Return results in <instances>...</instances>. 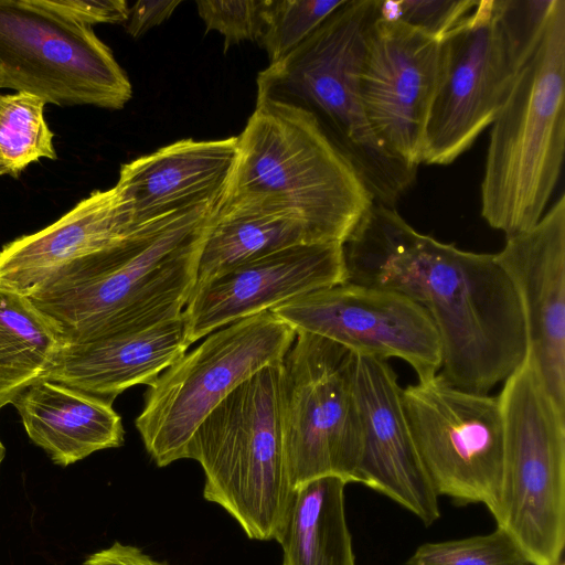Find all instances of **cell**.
<instances>
[{
	"instance_id": "ac0fdd59",
	"label": "cell",
	"mask_w": 565,
	"mask_h": 565,
	"mask_svg": "<svg viewBox=\"0 0 565 565\" xmlns=\"http://www.w3.org/2000/svg\"><path fill=\"white\" fill-rule=\"evenodd\" d=\"M237 156V137L182 139L121 166L114 186L135 228L220 202Z\"/></svg>"
},
{
	"instance_id": "277c9868",
	"label": "cell",
	"mask_w": 565,
	"mask_h": 565,
	"mask_svg": "<svg viewBox=\"0 0 565 565\" xmlns=\"http://www.w3.org/2000/svg\"><path fill=\"white\" fill-rule=\"evenodd\" d=\"M376 0H345L297 49L257 76L258 102L308 113L350 162L373 203L394 207L414 184L417 168L387 153L363 110L359 74Z\"/></svg>"
},
{
	"instance_id": "cb8c5ba5",
	"label": "cell",
	"mask_w": 565,
	"mask_h": 565,
	"mask_svg": "<svg viewBox=\"0 0 565 565\" xmlns=\"http://www.w3.org/2000/svg\"><path fill=\"white\" fill-rule=\"evenodd\" d=\"M309 243L320 242L306 225L291 217L214 211L201 247L193 290L242 263Z\"/></svg>"
},
{
	"instance_id": "e0dca14e",
	"label": "cell",
	"mask_w": 565,
	"mask_h": 565,
	"mask_svg": "<svg viewBox=\"0 0 565 565\" xmlns=\"http://www.w3.org/2000/svg\"><path fill=\"white\" fill-rule=\"evenodd\" d=\"M505 238L494 255L521 300L527 355L565 411V195L533 227Z\"/></svg>"
},
{
	"instance_id": "2e32d148",
	"label": "cell",
	"mask_w": 565,
	"mask_h": 565,
	"mask_svg": "<svg viewBox=\"0 0 565 565\" xmlns=\"http://www.w3.org/2000/svg\"><path fill=\"white\" fill-rule=\"evenodd\" d=\"M354 386L362 428L356 482L434 523L438 494L417 452L396 373L386 360L354 353Z\"/></svg>"
},
{
	"instance_id": "5b68a950",
	"label": "cell",
	"mask_w": 565,
	"mask_h": 565,
	"mask_svg": "<svg viewBox=\"0 0 565 565\" xmlns=\"http://www.w3.org/2000/svg\"><path fill=\"white\" fill-rule=\"evenodd\" d=\"M565 151V1L554 0L540 40L493 121L481 215L505 237L545 213Z\"/></svg>"
},
{
	"instance_id": "603a6c76",
	"label": "cell",
	"mask_w": 565,
	"mask_h": 565,
	"mask_svg": "<svg viewBox=\"0 0 565 565\" xmlns=\"http://www.w3.org/2000/svg\"><path fill=\"white\" fill-rule=\"evenodd\" d=\"M64 341L24 296L0 289V408L45 380Z\"/></svg>"
},
{
	"instance_id": "8fae6325",
	"label": "cell",
	"mask_w": 565,
	"mask_h": 565,
	"mask_svg": "<svg viewBox=\"0 0 565 565\" xmlns=\"http://www.w3.org/2000/svg\"><path fill=\"white\" fill-rule=\"evenodd\" d=\"M0 88L58 106L120 109L132 87L90 26L43 0H0Z\"/></svg>"
},
{
	"instance_id": "9c48e42d",
	"label": "cell",
	"mask_w": 565,
	"mask_h": 565,
	"mask_svg": "<svg viewBox=\"0 0 565 565\" xmlns=\"http://www.w3.org/2000/svg\"><path fill=\"white\" fill-rule=\"evenodd\" d=\"M296 331L265 311L225 326L185 352L150 385L136 428L158 467L186 459L204 418L241 383L281 363Z\"/></svg>"
},
{
	"instance_id": "44dd1931",
	"label": "cell",
	"mask_w": 565,
	"mask_h": 565,
	"mask_svg": "<svg viewBox=\"0 0 565 565\" xmlns=\"http://www.w3.org/2000/svg\"><path fill=\"white\" fill-rule=\"evenodd\" d=\"M11 404L31 440L57 465L65 467L124 443L121 417L111 403L65 385L39 381Z\"/></svg>"
},
{
	"instance_id": "30bf717a",
	"label": "cell",
	"mask_w": 565,
	"mask_h": 565,
	"mask_svg": "<svg viewBox=\"0 0 565 565\" xmlns=\"http://www.w3.org/2000/svg\"><path fill=\"white\" fill-rule=\"evenodd\" d=\"M279 413L289 486L326 476L356 482L362 428L354 353L297 332L280 365Z\"/></svg>"
},
{
	"instance_id": "6da1fadb",
	"label": "cell",
	"mask_w": 565,
	"mask_h": 565,
	"mask_svg": "<svg viewBox=\"0 0 565 565\" xmlns=\"http://www.w3.org/2000/svg\"><path fill=\"white\" fill-rule=\"evenodd\" d=\"M342 250L345 281L401 292L428 312L441 345L440 375L449 384L488 394L525 360L521 300L494 254L439 242L377 203Z\"/></svg>"
},
{
	"instance_id": "4dcf8cb0",
	"label": "cell",
	"mask_w": 565,
	"mask_h": 565,
	"mask_svg": "<svg viewBox=\"0 0 565 565\" xmlns=\"http://www.w3.org/2000/svg\"><path fill=\"white\" fill-rule=\"evenodd\" d=\"M181 2L180 0H139L135 2L129 8L126 20L127 33L134 39L142 36L150 29L167 21Z\"/></svg>"
},
{
	"instance_id": "8992f818",
	"label": "cell",
	"mask_w": 565,
	"mask_h": 565,
	"mask_svg": "<svg viewBox=\"0 0 565 565\" xmlns=\"http://www.w3.org/2000/svg\"><path fill=\"white\" fill-rule=\"evenodd\" d=\"M554 0H478L440 40L424 160L449 164L491 125L534 51Z\"/></svg>"
},
{
	"instance_id": "d4e9b609",
	"label": "cell",
	"mask_w": 565,
	"mask_h": 565,
	"mask_svg": "<svg viewBox=\"0 0 565 565\" xmlns=\"http://www.w3.org/2000/svg\"><path fill=\"white\" fill-rule=\"evenodd\" d=\"M44 106L28 93H0V177L17 175L41 158L56 159Z\"/></svg>"
},
{
	"instance_id": "f1b7e54d",
	"label": "cell",
	"mask_w": 565,
	"mask_h": 565,
	"mask_svg": "<svg viewBox=\"0 0 565 565\" xmlns=\"http://www.w3.org/2000/svg\"><path fill=\"white\" fill-rule=\"evenodd\" d=\"M268 0H199L196 10L206 31L224 38V51L244 41L260 39Z\"/></svg>"
},
{
	"instance_id": "d6986e66",
	"label": "cell",
	"mask_w": 565,
	"mask_h": 565,
	"mask_svg": "<svg viewBox=\"0 0 565 565\" xmlns=\"http://www.w3.org/2000/svg\"><path fill=\"white\" fill-rule=\"evenodd\" d=\"M190 345L182 313L147 328L66 343L45 380L113 404L127 388L150 385Z\"/></svg>"
},
{
	"instance_id": "7402d4cb",
	"label": "cell",
	"mask_w": 565,
	"mask_h": 565,
	"mask_svg": "<svg viewBox=\"0 0 565 565\" xmlns=\"http://www.w3.org/2000/svg\"><path fill=\"white\" fill-rule=\"evenodd\" d=\"M347 482L334 476L294 490L278 543L282 565H355L344 511Z\"/></svg>"
},
{
	"instance_id": "4fadbf2b",
	"label": "cell",
	"mask_w": 565,
	"mask_h": 565,
	"mask_svg": "<svg viewBox=\"0 0 565 565\" xmlns=\"http://www.w3.org/2000/svg\"><path fill=\"white\" fill-rule=\"evenodd\" d=\"M296 333L331 340L355 354L409 364L418 381L441 366V345L428 312L405 295L352 282L324 287L270 310Z\"/></svg>"
},
{
	"instance_id": "484cf974",
	"label": "cell",
	"mask_w": 565,
	"mask_h": 565,
	"mask_svg": "<svg viewBox=\"0 0 565 565\" xmlns=\"http://www.w3.org/2000/svg\"><path fill=\"white\" fill-rule=\"evenodd\" d=\"M345 0H268L258 43L269 64L303 43Z\"/></svg>"
},
{
	"instance_id": "9a60e30c",
	"label": "cell",
	"mask_w": 565,
	"mask_h": 565,
	"mask_svg": "<svg viewBox=\"0 0 565 565\" xmlns=\"http://www.w3.org/2000/svg\"><path fill=\"white\" fill-rule=\"evenodd\" d=\"M344 281L341 243L298 244L242 263L192 290L183 309L189 342Z\"/></svg>"
},
{
	"instance_id": "7a4b0ae2",
	"label": "cell",
	"mask_w": 565,
	"mask_h": 565,
	"mask_svg": "<svg viewBox=\"0 0 565 565\" xmlns=\"http://www.w3.org/2000/svg\"><path fill=\"white\" fill-rule=\"evenodd\" d=\"M216 204L141 226L74 262L26 297L66 343L147 328L180 317Z\"/></svg>"
},
{
	"instance_id": "83f0119b",
	"label": "cell",
	"mask_w": 565,
	"mask_h": 565,
	"mask_svg": "<svg viewBox=\"0 0 565 565\" xmlns=\"http://www.w3.org/2000/svg\"><path fill=\"white\" fill-rule=\"evenodd\" d=\"M478 0H376V17L406 24L441 40Z\"/></svg>"
},
{
	"instance_id": "ba28073f",
	"label": "cell",
	"mask_w": 565,
	"mask_h": 565,
	"mask_svg": "<svg viewBox=\"0 0 565 565\" xmlns=\"http://www.w3.org/2000/svg\"><path fill=\"white\" fill-rule=\"evenodd\" d=\"M504 381L503 467L492 515L532 565H556L565 545V411L529 355Z\"/></svg>"
},
{
	"instance_id": "d6a6232c",
	"label": "cell",
	"mask_w": 565,
	"mask_h": 565,
	"mask_svg": "<svg viewBox=\"0 0 565 565\" xmlns=\"http://www.w3.org/2000/svg\"><path fill=\"white\" fill-rule=\"evenodd\" d=\"M4 455H6V449H4V446L2 445V443L0 441V465L4 458Z\"/></svg>"
},
{
	"instance_id": "f546056e",
	"label": "cell",
	"mask_w": 565,
	"mask_h": 565,
	"mask_svg": "<svg viewBox=\"0 0 565 565\" xmlns=\"http://www.w3.org/2000/svg\"><path fill=\"white\" fill-rule=\"evenodd\" d=\"M54 11L78 23H121L128 18L129 7L124 0H43Z\"/></svg>"
},
{
	"instance_id": "7c38bea8",
	"label": "cell",
	"mask_w": 565,
	"mask_h": 565,
	"mask_svg": "<svg viewBox=\"0 0 565 565\" xmlns=\"http://www.w3.org/2000/svg\"><path fill=\"white\" fill-rule=\"evenodd\" d=\"M407 423L436 493L494 512L504 426L498 396L462 391L440 374L402 390Z\"/></svg>"
},
{
	"instance_id": "836d02e7",
	"label": "cell",
	"mask_w": 565,
	"mask_h": 565,
	"mask_svg": "<svg viewBox=\"0 0 565 565\" xmlns=\"http://www.w3.org/2000/svg\"><path fill=\"white\" fill-rule=\"evenodd\" d=\"M556 565H564V564H563L562 562H559V563H558V564H556Z\"/></svg>"
},
{
	"instance_id": "5bb4252c",
	"label": "cell",
	"mask_w": 565,
	"mask_h": 565,
	"mask_svg": "<svg viewBox=\"0 0 565 565\" xmlns=\"http://www.w3.org/2000/svg\"><path fill=\"white\" fill-rule=\"evenodd\" d=\"M440 67V40L375 15L359 74L367 124L382 148L417 168Z\"/></svg>"
},
{
	"instance_id": "3957f363",
	"label": "cell",
	"mask_w": 565,
	"mask_h": 565,
	"mask_svg": "<svg viewBox=\"0 0 565 565\" xmlns=\"http://www.w3.org/2000/svg\"><path fill=\"white\" fill-rule=\"evenodd\" d=\"M373 204L350 162L306 111L256 100L217 213L291 217L320 243H343Z\"/></svg>"
},
{
	"instance_id": "ffe728a7",
	"label": "cell",
	"mask_w": 565,
	"mask_h": 565,
	"mask_svg": "<svg viewBox=\"0 0 565 565\" xmlns=\"http://www.w3.org/2000/svg\"><path fill=\"white\" fill-rule=\"evenodd\" d=\"M139 228L122 214L114 188L94 191L50 226L0 249V289L29 297L64 267Z\"/></svg>"
},
{
	"instance_id": "1f68e13d",
	"label": "cell",
	"mask_w": 565,
	"mask_h": 565,
	"mask_svg": "<svg viewBox=\"0 0 565 565\" xmlns=\"http://www.w3.org/2000/svg\"><path fill=\"white\" fill-rule=\"evenodd\" d=\"M82 565H169L158 562L136 546L115 542L111 546L89 555Z\"/></svg>"
},
{
	"instance_id": "52a82bcc",
	"label": "cell",
	"mask_w": 565,
	"mask_h": 565,
	"mask_svg": "<svg viewBox=\"0 0 565 565\" xmlns=\"http://www.w3.org/2000/svg\"><path fill=\"white\" fill-rule=\"evenodd\" d=\"M280 365L265 366L234 388L186 448V458L203 468L204 499L258 541H278L294 495L281 438Z\"/></svg>"
},
{
	"instance_id": "4316f807",
	"label": "cell",
	"mask_w": 565,
	"mask_h": 565,
	"mask_svg": "<svg viewBox=\"0 0 565 565\" xmlns=\"http://www.w3.org/2000/svg\"><path fill=\"white\" fill-rule=\"evenodd\" d=\"M407 565H532L519 543L502 527L487 535L420 545Z\"/></svg>"
}]
</instances>
